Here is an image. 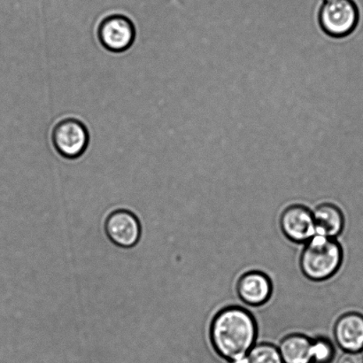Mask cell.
I'll list each match as a JSON object with an SVG mask.
<instances>
[{"label": "cell", "instance_id": "6da1fadb", "mask_svg": "<svg viewBox=\"0 0 363 363\" xmlns=\"http://www.w3.org/2000/svg\"><path fill=\"white\" fill-rule=\"evenodd\" d=\"M257 339V325L250 312L238 306L217 313L210 327L213 350L227 361L247 355Z\"/></svg>", "mask_w": 363, "mask_h": 363}, {"label": "cell", "instance_id": "7a4b0ae2", "mask_svg": "<svg viewBox=\"0 0 363 363\" xmlns=\"http://www.w3.org/2000/svg\"><path fill=\"white\" fill-rule=\"evenodd\" d=\"M342 262V247L336 238L315 234L306 243L300 265L302 273L308 279L323 281L335 275Z\"/></svg>", "mask_w": 363, "mask_h": 363}, {"label": "cell", "instance_id": "3957f363", "mask_svg": "<svg viewBox=\"0 0 363 363\" xmlns=\"http://www.w3.org/2000/svg\"><path fill=\"white\" fill-rule=\"evenodd\" d=\"M49 143L53 152L66 160L84 156L90 145L91 135L86 123L76 115H63L49 129Z\"/></svg>", "mask_w": 363, "mask_h": 363}, {"label": "cell", "instance_id": "277c9868", "mask_svg": "<svg viewBox=\"0 0 363 363\" xmlns=\"http://www.w3.org/2000/svg\"><path fill=\"white\" fill-rule=\"evenodd\" d=\"M94 33L99 45L106 51L122 53L133 48L138 30L136 23L128 14L110 12L99 18Z\"/></svg>", "mask_w": 363, "mask_h": 363}, {"label": "cell", "instance_id": "5b68a950", "mask_svg": "<svg viewBox=\"0 0 363 363\" xmlns=\"http://www.w3.org/2000/svg\"><path fill=\"white\" fill-rule=\"evenodd\" d=\"M361 13L354 0H333L323 4L319 23L330 37L344 38L354 33L360 23Z\"/></svg>", "mask_w": 363, "mask_h": 363}, {"label": "cell", "instance_id": "8992f818", "mask_svg": "<svg viewBox=\"0 0 363 363\" xmlns=\"http://www.w3.org/2000/svg\"><path fill=\"white\" fill-rule=\"evenodd\" d=\"M106 233L113 244L131 248L140 242L141 224L133 212L120 209L110 213L105 224Z\"/></svg>", "mask_w": 363, "mask_h": 363}, {"label": "cell", "instance_id": "52a82bcc", "mask_svg": "<svg viewBox=\"0 0 363 363\" xmlns=\"http://www.w3.org/2000/svg\"><path fill=\"white\" fill-rule=\"evenodd\" d=\"M280 226L284 236L294 243L306 244L315 235L313 212L302 205H291L284 209Z\"/></svg>", "mask_w": 363, "mask_h": 363}, {"label": "cell", "instance_id": "ba28073f", "mask_svg": "<svg viewBox=\"0 0 363 363\" xmlns=\"http://www.w3.org/2000/svg\"><path fill=\"white\" fill-rule=\"evenodd\" d=\"M237 291L244 303L259 307L267 303L272 297L273 286L266 274L252 270L245 273L238 280Z\"/></svg>", "mask_w": 363, "mask_h": 363}, {"label": "cell", "instance_id": "9c48e42d", "mask_svg": "<svg viewBox=\"0 0 363 363\" xmlns=\"http://www.w3.org/2000/svg\"><path fill=\"white\" fill-rule=\"evenodd\" d=\"M337 346L345 352L363 351V315L348 312L337 320L333 329Z\"/></svg>", "mask_w": 363, "mask_h": 363}, {"label": "cell", "instance_id": "30bf717a", "mask_svg": "<svg viewBox=\"0 0 363 363\" xmlns=\"http://www.w3.org/2000/svg\"><path fill=\"white\" fill-rule=\"evenodd\" d=\"M313 212L315 234L336 238L342 233L345 227L344 213L339 206L332 203H323Z\"/></svg>", "mask_w": 363, "mask_h": 363}, {"label": "cell", "instance_id": "8fae6325", "mask_svg": "<svg viewBox=\"0 0 363 363\" xmlns=\"http://www.w3.org/2000/svg\"><path fill=\"white\" fill-rule=\"evenodd\" d=\"M277 348L284 363H312V339L304 334H289Z\"/></svg>", "mask_w": 363, "mask_h": 363}, {"label": "cell", "instance_id": "7c38bea8", "mask_svg": "<svg viewBox=\"0 0 363 363\" xmlns=\"http://www.w3.org/2000/svg\"><path fill=\"white\" fill-rule=\"evenodd\" d=\"M247 357L249 363H284L279 348L270 343L255 344Z\"/></svg>", "mask_w": 363, "mask_h": 363}, {"label": "cell", "instance_id": "4fadbf2b", "mask_svg": "<svg viewBox=\"0 0 363 363\" xmlns=\"http://www.w3.org/2000/svg\"><path fill=\"white\" fill-rule=\"evenodd\" d=\"M336 348L328 337L319 336L312 339V363H333Z\"/></svg>", "mask_w": 363, "mask_h": 363}, {"label": "cell", "instance_id": "5bb4252c", "mask_svg": "<svg viewBox=\"0 0 363 363\" xmlns=\"http://www.w3.org/2000/svg\"><path fill=\"white\" fill-rule=\"evenodd\" d=\"M335 363H363L362 352L343 351Z\"/></svg>", "mask_w": 363, "mask_h": 363}, {"label": "cell", "instance_id": "9a60e30c", "mask_svg": "<svg viewBox=\"0 0 363 363\" xmlns=\"http://www.w3.org/2000/svg\"><path fill=\"white\" fill-rule=\"evenodd\" d=\"M227 363H249L247 354L227 361Z\"/></svg>", "mask_w": 363, "mask_h": 363}, {"label": "cell", "instance_id": "2e32d148", "mask_svg": "<svg viewBox=\"0 0 363 363\" xmlns=\"http://www.w3.org/2000/svg\"><path fill=\"white\" fill-rule=\"evenodd\" d=\"M325 2L333 1V0H325Z\"/></svg>", "mask_w": 363, "mask_h": 363}]
</instances>
